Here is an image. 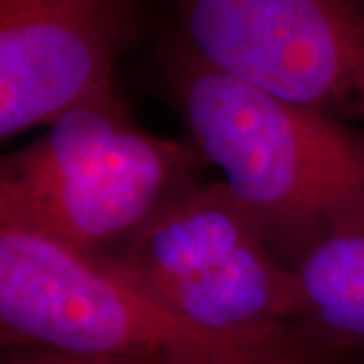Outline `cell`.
<instances>
[{"instance_id": "obj_1", "label": "cell", "mask_w": 364, "mask_h": 364, "mask_svg": "<svg viewBox=\"0 0 364 364\" xmlns=\"http://www.w3.org/2000/svg\"><path fill=\"white\" fill-rule=\"evenodd\" d=\"M170 83L207 164L291 265L364 219V128L286 102L170 47Z\"/></svg>"}, {"instance_id": "obj_5", "label": "cell", "mask_w": 364, "mask_h": 364, "mask_svg": "<svg viewBox=\"0 0 364 364\" xmlns=\"http://www.w3.org/2000/svg\"><path fill=\"white\" fill-rule=\"evenodd\" d=\"M176 18L198 61L364 128V0H176Z\"/></svg>"}, {"instance_id": "obj_6", "label": "cell", "mask_w": 364, "mask_h": 364, "mask_svg": "<svg viewBox=\"0 0 364 364\" xmlns=\"http://www.w3.org/2000/svg\"><path fill=\"white\" fill-rule=\"evenodd\" d=\"M140 33L136 0H0V138L116 93Z\"/></svg>"}, {"instance_id": "obj_7", "label": "cell", "mask_w": 364, "mask_h": 364, "mask_svg": "<svg viewBox=\"0 0 364 364\" xmlns=\"http://www.w3.org/2000/svg\"><path fill=\"white\" fill-rule=\"evenodd\" d=\"M289 272L299 296V332L342 363L363 356L364 219L322 237Z\"/></svg>"}, {"instance_id": "obj_2", "label": "cell", "mask_w": 364, "mask_h": 364, "mask_svg": "<svg viewBox=\"0 0 364 364\" xmlns=\"http://www.w3.org/2000/svg\"><path fill=\"white\" fill-rule=\"evenodd\" d=\"M2 348L148 364H348L304 334L229 336L205 330L102 261L45 237L0 227Z\"/></svg>"}, {"instance_id": "obj_3", "label": "cell", "mask_w": 364, "mask_h": 364, "mask_svg": "<svg viewBox=\"0 0 364 364\" xmlns=\"http://www.w3.org/2000/svg\"><path fill=\"white\" fill-rule=\"evenodd\" d=\"M0 164V227L45 237L87 257L130 239L196 181L193 142L140 128L117 93L73 105Z\"/></svg>"}, {"instance_id": "obj_8", "label": "cell", "mask_w": 364, "mask_h": 364, "mask_svg": "<svg viewBox=\"0 0 364 364\" xmlns=\"http://www.w3.org/2000/svg\"><path fill=\"white\" fill-rule=\"evenodd\" d=\"M0 364H148L124 360V358H105V356H81L67 352L35 348V346H11L2 352Z\"/></svg>"}, {"instance_id": "obj_4", "label": "cell", "mask_w": 364, "mask_h": 364, "mask_svg": "<svg viewBox=\"0 0 364 364\" xmlns=\"http://www.w3.org/2000/svg\"><path fill=\"white\" fill-rule=\"evenodd\" d=\"M93 259L210 332L301 334L294 273L223 181L188 184L119 247Z\"/></svg>"}]
</instances>
